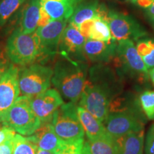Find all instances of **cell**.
I'll list each match as a JSON object with an SVG mask.
<instances>
[{
    "instance_id": "1",
    "label": "cell",
    "mask_w": 154,
    "mask_h": 154,
    "mask_svg": "<svg viewBox=\"0 0 154 154\" xmlns=\"http://www.w3.org/2000/svg\"><path fill=\"white\" fill-rule=\"evenodd\" d=\"M121 76L114 69L98 63L89 71V77L77 105L88 111L103 123L113 100L121 94L123 89Z\"/></svg>"
},
{
    "instance_id": "37",
    "label": "cell",
    "mask_w": 154,
    "mask_h": 154,
    "mask_svg": "<svg viewBox=\"0 0 154 154\" xmlns=\"http://www.w3.org/2000/svg\"><path fill=\"white\" fill-rule=\"evenodd\" d=\"M152 22H153V27H154V19H153V20H151Z\"/></svg>"
},
{
    "instance_id": "11",
    "label": "cell",
    "mask_w": 154,
    "mask_h": 154,
    "mask_svg": "<svg viewBox=\"0 0 154 154\" xmlns=\"http://www.w3.org/2000/svg\"><path fill=\"white\" fill-rule=\"evenodd\" d=\"M19 71L18 67L11 63L8 70L0 79V124L20 94Z\"/></svg>"
},
{
    "instance_id": "33",
    "label": "cell",
    "mask_w": 154,
    "mask_h": 154,
    "mask_svg": "<svg viewBox=\"0 0 154 154\" xmlns=\"http://www.w3.org/2000/svg\"><path fill=\"white\" fill-rule=\"evenodd\" d=\"M131 2L138 7L146 9L153 4L154 0H131Z\"/></svg>"
},
{
    "instance_id": "2",
    "label": "cell",
    "mask_w": 154,
    "mask_h": 154,
    "mask_svg": "<svg viewBox=\"0 0 154 154\" xmlns=\"http://www.w3.org/2000/svg\"><path fill=\"white\" fill-rule=\"evenodd\" d=\"M121 95L111 102L109 114L103 123L113 138L143 130L147 121L137 97Z\"/></svg>"
},
{
    "instance_id": "24",
    "label": "cell",
    "mask_w": 154,
    "mask_h": 154,
    "mask_svg": "<svg viewBox=\"0 0 154 154\" xmlns=\"http://www.w3.org/2000/svg\"><path fill=\"white\" fill-rule=\"evenodd\" d=\"M14 149L12 154H36L38 147L27 136L16 134L13 138Z\"/></svg>"
},
{
    "instance_id": "28",
    "label": "cell",
    "mask_w": 154,
    "mask_h": 154,
    "mask_svg": "<svg viewBox=\"0 0 154 154\" xmlns=\"http://www.w3.org/2000/svg\"><path fill=\"white\" fill-rule=\"evenodd\" d=\"M144 154H154V122L150 126L145 136Z\"/></svg>"
},
{
    "instance_id": "4",
    "label": "cell",
    "mask_w": 154,
    "mask_h": 154,
    "mask_svg": "<svg viewBox=\"0 0 154 154\" xmlns=\"http://www.w3.org/2000/svg\"><path fill=\"white\" fill-rule=\"evenodd\" d=\"M6 53L12 63L21 66L42 60L38 38L35 33L26 34L17 29L7 40Z\"/></svg>"
},
{
    "instance_id": "17",
    "label": "cell",
    "mask_w": 154,
    "mask_h": 154,
    "mask_svg": "<svg viewBox=\"0 0 154 154\" xmlns=\"http://www.w3.org/2000/svg\"><path fill=\"white\" fill-rule=\"evenodd\" d=\"M77 113L88 140H93L111 137V136L107 131L103 123L85 109L77 105Z\"/></svg>"
},
{
    "instance_id": "26",
    "label": "cell",
    "mask_w": 154,
    "mask_h": 154,
    "mask_svg": "<svg viewBox=\"0 0 154 154\" xmlns=\"http://www.w3.org/2000/svg\"><path fill=\"white\" fill-rule=\"evenodd\" d=\"M25 1L26 0H1L0 1V26H3Z\"/></svg>"
},
{
    "instance_id": "7",
    "label": "cell",
    "mask_w": 154,
    "mask_h": 154,
    "mask_svg": "<svg viewBox=\"0 0 154 154\" xmlns=\"http://www.w3.org/2000/svg\"><path fill=\"white\" fill-rule=\"evenodd\" d=\"M116 68L121 76L126 75L131 79L143 83L149 78V70L138 54L136 47L131 40L119 42L114 59Z\"/></svg>"
},
{
    "instance_id": "13",
    "label": "cell",
    "mask_w": 154,
    "mask_h": 154,
    "mask_svg": "<svg viewBox=\"0 0 154 154\" xmlns=\"http://www.w3.org/2000/svg\"><path fill=\"white\" fill-rule=\"evenodd\" d=\"M63 103V98L55 88H48L30 99L31 108L42 125L51 123L54 113Z\"/></svg>"
},
{
    "instance_id": "23",
    "label": "cell",
    "mask_w": 154,
    "mask_h": 154,
    "mask_svg": "<svg viewBox=\"0 0 154 154\" xmlns=\"http://www.w3.org/2000/svg\"><path fill=\"white\" fill-rule=\"evenodd\" d=\"M136 49L148 70L154 67V39L146 38L138 42Z\"/></svg>"
},
{
    "instance_id": "14",
    "label": "cell",
    "mask_w": 154,
    "mask_h": 154,
    "mask_svg": "<svg viewBox=\"0 0 154 154\" xmlns=\"http://www.w3.org/2000/svg\"><path fill=\"white\" fill-rule=\"evenodd\" d=\"M117 41L112 38L109 42L87 38L84 46L86 59L91 62L106 63L114 59L117 49Z\"/></svg>"
},
{
    "instance_id": "3",
    "label": "cell",
    "mask_w": 154,
    "mask_h": 154,
    "mask_svg": "<svg viewBox=\"0 0 154 154\" xmlns=\"http://www.w3.org/2000/svg\"><path fill=\"white\" fill-rule=\"evenodd\" d=\"M87 79V64L64 59L57 61L53 69L51 84L61 97L78 103Z\"/></svg>"
},
{
    "instance_id": "21",
    "label": "cell",
    "mask_w": 154,
    "mask_h": 154,
    "mask_svg": "<svg viewBox=\"0 0 154 154\" xmlns=\"http://www.w3.org/2000/svg\"><path fill=\"white\" fill-rule=\"evenodd\" d=\"M88 154H116L115 140L113 137L85 141Z\"/></svg>"
},
{
    "instance_id": "35",
    "label": "cell",
    "mask_w": 154,
    "mask_h": 154,
    "mask_svg": "<svg viewBox=\"0 0 154 154\" xmlns=\"http://www.w3.org/2000/svg\"><path fill=\"white\" fill-rule=\"evenodd\" d=\"M149 79H151L152 83H153V84L154 85V67L151 69H150L149 72Z\"/></svg>"
},
{
    "instance_id": "6",
    "label": "cell",
    "mask_w": 154,
    "mask_h": 154,
    "mask_svg": "<svg viewBox=\"0 0 154 154\" xmlns=\"http://www.w3.org/2000/svg\"><path fill=\"white\" fill-rule=\"evenodd\" d=\"M30 99L26 96H19L6 114L2 123V126L9 127L24 136L34 134L42 126V123L31 108Z\"/></svg>"
},
{
    "instance_id": "29",
    "label": "cell",
    "mask_w": 154,
    "mask_h": 154,
    "mask_svg": "<svg viewBox=\"0 0 154 154\" xmlns=\"http://www.w3.org/2000/svg\"><path fill=\"white\" fill-rule=\"evenodd\" d=\"M16 134V132L9 127L5 126L0 127V144L13 139Z\"/></svg>"
},
{
    "instance_id": "10",
    "label": "cell",
    "mask_w": 154,
    "mask_h": 154,
    "mask_svg": "<svg viewBox=\"0 0 154 154\" xmlns=\"http://www.w3.org/2000/svg\"><path fill=\"white\" fill-rule=\"evenodd\" d=\"M66 26V20H52L36 29L34 33L38 38L42 59L54 57L57 53L61 35Z\"/></svg>"
},
{
    "instance_id": "20",
    "label": "cell",
    "mask_w": 154,
    "mask_h": 154,
    "mask_svg": "<svg viewBox=\"0 0 154 154\" xmlns=\"http://www.w3.org/2000/svg\"><path fill=\"white\" fill-rule=\"evenodd\" d=\"M40 0H29L22 14L21 29L26 34L35 32L40 17Z\"/></svg>"
},
{
    "instance_id": "30",
    "label": "cell",
    "mask_w": 154,
    "mask_h": 154,
    "mask_svg": "<svg viewBox=\"0 0 154 154\" xmlns=\"http://www.w3.org/2000/svg\"><path fill=\"white\" fill-rule=\"evenodd\" d=\"M9 58L7 57L6 51H3L0 48V79L5 74V72L8 70L11 63L9 61Z\"/></svg>"
},
{
    "instance_id": "9",
    "label": "cell",
    "mask_w": 154,
    "mask_h": 154,
    "mask_svg": "<svg viewBox=\"0 0 154 154\" xmlns=\"http://www.w3.org/2000/svg\"><path fill=\"white\" fill-rule=\"evenodd\" d=\"M107 23L111 36L117 42L124 40L134 42L147 34L143 26L136 19L124 13L109 11Z\"/></svg>"
},
{
    "instance_id": "32",
    "label": "cell",
    "mask_w": 154,
    "mask_h": 154,
    "mask_svg": "<svg viewBox=\"0 0 154 154\" xmlns=\"http://www.w3.org/2000/svg\"><path fill=\"white\" fill-rule=\"evenodd\" d=\"M51 21H52V19L49 16V14L44 9H42V8L40 9V17L38 22L37 28L45 26V25L49 24V22H51Z\"/></svg>"
},
{
    "instance_id": "27",
    "label": "cell",
    "mask_w": 154,
    "mask_h": 154,
    "mask_svg": "<svg viewBox=\"0 0 154 154\" xmlns=\"http://www.w3.org/2000/svg\"><path fill=\"white\" fill-rule=\"evenodd\" d=\"M85 141L82 143H67L66 147L57 154H88Z\"/></svg>"
},
{
    "instance_id": "22",
    "label": "cell",
    "mask_w": 154,
    "mask_h": 154,
    "mask_svg": "<svg viewBox=\"0 0 154 154\" xmlns=\"http://www.w3.org/2000/svg\"><path fill=\"white\" fill-rule=\"evenodd\" d=\"M112 38L110 28L106 22L100 19H92L87 38L109 42Z\"/></svg>"
},
{
    "instance_id": "18",
    "label": "cell",
    "mask_w": 154,
    "mask_h": 154,
    "mask_svg": "<svg viewBox=\"0 0 154 154\" xmlns=\"http://www.w3.org/2000/svg\"><path fill=\"white\" fill-rule=\"evenodd\" d=\"M116 154H143L144 129L114 138Z\"/></svg>"
},
{
    "instance_id": "5",
    "label": "cell",
    "mask_w": 154,
    "mask_h": 154,
    "mask_svg": "<svg viewBox=\"0 0 154 154\" xmlns=\"http://www.w3.org/2000/svg\"><path fill=\"white\" fill-rule=\"evenodd\" d=\"M51 124L57 136L66 143H82L86 140L85 132L77 113L76 103H63L54 113Z\"/></svg>"
},
{
    "instance_id": "16",
    "label": "cell",
    "mask_w": 154,
    "mask_h": 154,
    "mask_svg": "<svg viewBox=\"0 0 154 154\" xmlns=\"http://www.w3.org/2000/svg\"><path fill=\"white\" fill-rule=\"evenodd\" d=\"M84 0H40L41 8L52 20L68 21L77 6Z\"/></svg>"
},
{
    "instance_id": "31",
    "label": "cell",
    "mask_w": 154,
    "mask_h": 154,
    "mask_svg": "<svg viewBox=\"0 0 154 154\" xmlns=\"http://www.w3.org/2000/svg\"><path fill=\"white\" fill-rule=\"evenodd\" d=\"M14 149L13 139L0 144V154H12Z\"/></svg>"
},
{
    "instance_id": "15",
    "label": "cell",
    "mask_w": 154,
    "mask_h": 154,
    "mask_svg": "<svg viewBox=\"0 0 154 154\" xmlns=\"http://www.w3.org/2000/svg\"><path fill=\"white\" fill-rule=\"evenodd\" d=\"M27 137L37 146L38 149L50 151L54 154L60 152L67 145L56 134L51 122L42 124L34 134Z\"/></svg>"
},
{
    "instance_id": "25",
    "label": "cell",
    "mask_w": 154,
    "mask_h": 154,
    "mask_svg": "<svg viewBox=\"0 0 154 154\" xmlns=\"http://www.w3.org/2000/svg\"><path fill=\"white\" fill-rule=\"evenodd\" d=\"M137 98L140 109L147 120L154 121V91H144Z\"/></svg>"
},
{
    "instance_id": "8",
    "label": "cell",
    "mask_w": 154,
    "mask_h": 154,
    "mask_svg": "<svg viewBox=\"0 0 154 154\" xmlns=\"http://www.w3.org/2000/svg\"><path fill=\"white\" fill-rule=\"evenodd\" d=\"M53 69L40 63L22 66L19 71V86L22 96L32 98L45 91L51 84Z\"/></svg>"
},
{
    "instance_id": "12",
    "label": "cell",
    "mask_w": 154,
    "mask_h": 154,
    "mask_svg": "<svg viewBox=\"0 0 154 154\" xmlns=\"http://www.w3.org/2000/svg\"><path fill=\"white\" fill-rule=\"evenodd\" d=\"M86 38L74 25L69 23L63 30L58 47L61 57L70 60L86 62L84 46Z\"/></svg>"
},
{
    "instance_id": "19",
    "label": "cell",
    "mask_w": 154,
    "mask_h": 154,
    "mask_svg": "<svg viewBox=\"0 0 154 154\" xmlns=\"http://www.w3.org/2000/svg\"><path fill=\"white\" fill-rule=\"evenodd\" d=\"M100 4L98 0L83 1L77 6L69 19L70 24L78 26L83 22L94 19H99Z\"/></svg>"
},
{
    "instance_id": "36",
    "label": "cell",
    "mask_w": 154,
    "mask_h": 154,
    "mask_svg": "<svg viewBox=\"0 0 154 154\" xmlns=\"http://www.w3.org/2000/svg\"><path fill=\"white\" fill-rule=\"evenodd\" d=\"M36 154H54V153H51V152H50V151H44V150L38 149L37 153H36Z\"/></svg>"
},
{
    "instance_id": "34",
    "label": "cell",
    "mask_w": 154,
    "mask_h": 154,
    "mask_svg": "<svg viewBox=\"0 0 154 154\" xmlns=\"http://www.w3.org/2000/svg\"><path fill=\"white\" fill-rule=\"evenodd\" d=\"M146 13L147 14V16L149 17L150 19L153 20L154 19V2L149 7H148L146 9Z\"/></svg>"
}]
</instances>
